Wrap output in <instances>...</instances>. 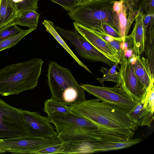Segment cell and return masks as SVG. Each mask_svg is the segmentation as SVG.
<instances>
[{"instance_id":"24","label":"cell","mask_w":154,"mask_h":154,"mask_svg":"<svg viewBox=\"0 0 154 154\" xmlns=\"http://www.w3.org/2000/svg\"><path fill=\"white\" fill-rule=\"evenodd\" d=\"M127 9L123 4L122 8L120 11L118 15V31L120 37L122 39L127 36L129 30L127 28Z\"/></svg>"},{"instance_id":"19","label":"cell","mask_w":154,"mask_h":154,"mask_svg":"<svg viewBox=\"0 0 154 154\" xmlns=\"http://www.w3.org/2000/svg\"><path fill=\"white\" fill-rule=\"evenodd\" d=\"M42 24L45 28L46 31L54 37L58 42L70 54L80 66L83 67L90 73H92L90 70L79 59L65 43L62 38L56 31L54 27V23L52 22L49 20H45L42 22Z\"/></svg>"},{"instance_id":"9","label":"cell","mask_w":154,"mask_h":154,"mask_svg":"<svg viewBox=\"0 0 154 154\" xmlns=\"http://www.w3.org/2000/svg\"><path fill=\"white\" fill-rule=\"evenodd\" d=\"M85 91L101 101L121 108L128 111L133 109L137 103L133 101L120 87H109L81 84Z\"/></svg>"},{"instance_id":"22","label":"cell","mask_w":154,"mask_h":154,"mask_svg":"<svg viewBox=\"0 0 154 154\" xmlns=\"http://www.w3.org/2000/svg\"><path fill=\"white\" fill-rule=\"evenodd\" d=\"M119 63L117 62L114 63L111 68L101 67L100 71L103 74L102 78H97V80L103 86L105 81H110L116 83V86L120 87V75L119 72L117 71L116 68Z\"/></svg>"},{"instance_id":"35","label":"cell","mask_w":154,"mask_h":154,"mask_svg":"<svg viewBox=\"0 0 154 154\" xmlns=\"http://www.w3.org/2000/svg\"><path fill=\"white\" fill-rule=\"evenodd\" d=\"M123 4V0H116L113 6L114 11L118 14L122 8Z\"/></svg>"},{"instance_id":"5","label":"cell","mask_w":154,"mask_h":154,"mask_svg":"<svg viewBox=\"0 0 154 154\" xmlns=\"http://www.w3.org/2000/svg\"><path fill=\"white\" fill-rule=\"evenodd\" d=\"M57 136L63 142L97 140V126L90 120L72 112L49 117Z\"/></svg>"},{"instance_id":"38","label":"cell","mask_w":154,"mask_h":154,"mask_svg":"<svg viewBox=\"0 0 154 154\" xmlns=\"http://www.w3.org/2000/svg\"><path fill=\"white\" fill-rule=\"evenodd\" d=\"M137 56L134 55L128 59L130 63L133 65L136 62L137 60Z\"/></svg>"},{"instance_id":"7","label":"cell","mask_w":154,"mask_h":154,"mask_svg":"<svg viewBox=\"0 0 154 154\" xmlns=\"http://www.w3.org/2000/svg\"><path fill=\"white\" fill-rule=\"evenodd\" d=\"M22 109L0 98V139L28 135Z\"/></svg>"},{"instance_id":"27","label":"cell","mask_w":154,"mask_h":154,"mask_svg":"<svg viewBox=\"0 0 154 154\" xmlns=\"http://www.w3.org/2000/svg\"><path fill=\"white\" fill-rule=\"evenodd\" d=\"M154 0H141L137 10H141L144 14H154Z\"/></svg>"},{"instance_id":"1","label":"cell","mask_w":154,"mask_h":154,"mask_svg":"<svg viewBox=\"0 0 154 154\" xmlns=\"http://www.w3.org/2000/svg\"><path fill=\"white\" fill-rule=\"evenodd\" d=\"M69 107L72 113L97 126L98 140L121 141L131 139L138 127L129 118V111L97 99L86 100Z\"/></svg>"},{"instance_id":"18","label":"cell","mask_w":154,"mask_h":154,"mask_svg":"<svg viewBox=\"0 0 154 154\" xmlns=\"http://www.w3.org/2000/svg\"><path fill=\"white\" fill-rule=\"evenodd\" d=\"M40 14L33 9L18 12L14 23L17 25L26 26L29 29H36L38 27Z\"/></svg>"},{"instance_id":"32","label":"cell","mask_w":154,"mask_h":154,"mask_svg":"<svg viewBox=\"0 0 154 154\" xmlns=\"http://www.w3.org/2000/svg\"><path fill=\"white\" fill-rule=\"evenodd\" d=\"M120 47L122 49L124 50L127 49L134 48V42L132 35H127L124 38L120 44Z\"/></svg>"},{"instance_id":"30","label":"cell","mask_w":154,"mask_h":154,"mask_svg":"<svg viewBox=\"0 0 154 154\" xmlns=\"http://www.w3.org/2000/svg\"><path fill=\"white\" fill-rule=\"evenodd\" d=\"M52 2L60 5L67 11H70L77 6L74 0H51Z\"/></svg>"},{"instance_id":"29","label":"cell","mask_w":154,"mask_h":154,"mask_svg":"<svg viewBox=\"0 0 154 154\" xmlns=\"http://www.w3.org/2000/svg\"><path fill=\"white\" fill-rule=\"evenodd\" d=\"M98 31L103 32L115 38H121L116 29L106 23H103L101 25Z\"/></svg>"},{"instance_id":"37","label":"cell","mask_w":154,"mask_h":154,"mask_svg":"<svg viewBox=\"0 0 154 154\" xmlns=\"http://www.w3.org/2000/svg\"><path fill=\"white\" fill-rule=\"evenodd\" d=\"M77 6L86 4L91 0H74Z\"/></svg>"},{"instance_id":"20","label":"cell","mask_w":154,"mask_h":154,"mask_svg":"<svg viewBox=\"0 0 154 154\" xmlns=\"http://www.w3.org/2000/svg\"><path fill=\"white\" fill-rule=\"evenodd\" d=\"M154 24L147 31L145 42V58L147 61L152 75L154 76Z\"/></svg>"},{"instance_id":"8","label":"cell","mask_w":154,"mask_h":154,"mask_svg":"<svg viewBox=\"0 0 154 154\" xmlns=\"http://www.w3.org/2000/svg\"><path fill=\"white\" fill-rule=\"evenodd\" d=\"M54 27L60 36L69 41L82 58L91 61L101 62L111 67L115 63L75 30L66 29L57 26Z\"/></svg>"},{"instance_id":"14","label":"cell","mask_w":154,"mask_h":154,"mask_svg":"<svg viewBox=\"0 0 154 154\" xmlns=\"http://www.w3.org/2000/svg\"><path fill=\"white\" fill-rule=\"evenodd\" d=\"M143 14L140 10L136 11L135 23L131 33L134 42V52L136 56H140L144 52L146 33L143 22Z\"/></svg>"},{"instance_id":"3","label":"cell","mask_w":154,"mask_h":154,"mask_svg":"<svg viewBox=\"0 0 154 154\" xmlns=\"http://www.w3.org/2000/svg\"><path fill=\"white\" fill-rule=\"evenodd\" d=\"M52 97L69 106L77 105L86 100L84 89L70 70L50 61L47 74Z\"/></svg>"},{"instance_id":"36","label":"cell","mask_w":154,"mask_h":154,"mask_svg":"<svg viewBox=\"0 0 154 154\" xmlns=\"http://www.w3.org/2000/svg\"><path fill=\"white\" fill-rule=\"evenodd\" d=\"M124 51V54L127 58L133 56L134 54V50L133 49H127Z\"/></svg>"},{"instance_id":"17","label":"cell","mask_w":154,"mask_h":154,"mask_svg":"<svg viewBox=\"0 0 154 154\" xmlns=\"http://www.w3.org/2000/svg\"><path fill=\"white\" fill-rule=\"evenodd\" d=\"M18 13L17 6L13 0H0V28L14 22Z\"/></svg>"},{"instance_id":"31","label":"cell","mask_w":154,"mask_h":154,"mask_svg":"<svg viewBox=\"0 0 154 154\" xmlns=\"http://www.w3.org/2000/svg\"><path fill=\"white\" fill-rule=\"evenodd\" d=\"M62 143L51 146L37 151L36 154H54L59 153Z\"/></svg>"},{"instance_id":"25","label":"cell","mask_w":154,"mask_h":154,"mask_svg":"<svg viewBox=\"0 0 154 154\" xmlns=\"http://www.w3.org/2000/svg\"><path fill=\"white\" fill-rule=\"evenodd\" d=\"M14 22L4 26L0 28V42L22 31Z\"/></svg>"},{"instance_id":"23","label":"cell","mask_w":154,"mask_h":154,"mask_svg":"<svg viewBox=\"0 0 154 154\" xmlns=\"http://www.w3.org/2000/svg\"><path fill=\"white\" fill-rule=\"evenodd\" d=\"M36 29L23 30L17 34L0 42V51L14 46L25 36Z\"/></svg>"},{"instance_id":"34","label":"cell","mask_w":154,"mask_h":154,"mask_svg":"<svg viewBox=\"0 0 154 154\" xmlns=\"http://www.w3.org/2000/svg\"><path fill=\"white\" fill-rule=\"evenodd\" d=\"M141 0H123V3L127 8L128 11L133 10L136 11Z\"/></svg>"},{"instance_id":"15","label":"cell","mask_w":154,"mask_h":154,"mask_svg":"<svg viewBox=\"0 0 154 154\" xmlns=\"http://www.w3.org/2000/svg\"><path fill=\"white\" fill-rule=\"evenodd\" d=\"M143 102L137 103L131 110L129 111L128 116L130 119L138 126H147L150 128L154 120L153 112L143 108Z\"/></svg>"},{"instance_id":"12","label":"cell","mask_w":154,"mask_h":154,"mask_svg":"<svg viewBox=\"0 0 154 154\" xmlns=\"http://www.w3.org/2000/svg\"><path fill=\"white\" fill-rule=\"evenodd\" d=\"M75 29L84 37L95 48L115 63H120L117 51L108 42L104 40L93 30L86 28L75 22H73Z\"/></svg>"},{"instance_id":"2","label":"cell","mask_w":154,"mask_h":154,"mask_svg":"<svg viewBox=\"0 0 154 154\" xmlns=\"http://www.w3.org/2000/svg\"><path fill=\"white\" fill-rule=\"evenodd\" d=\"M44 63L35 58L29 60L13 63L0 69V94L8 96L18 95L32 90L38 85Z\"/></svg>"},{"instance_id":"39","label":"cell","mask_w":154,"mask_h":154,"mask_svg":"<svg viewBox=\"0 0 154 154\" xmlns=\"http://www.w3.org/2000/svg\"><path fill=\"white\" fill-rule=\"evenodd\" d=\"M35 0V2H37V3H38V1L39 0Z\"/></svg>"},{"instance_id":"11","label":"cell","mask_w":154,"mask_h":154,"mask_svg":"<svg viewBox=\"0 0 154 154\" xmlns=\"http://www.w3.org/2000/svg\"><path fill=\"white\" fill-rule=\"evenodd\" d=\"M21 112L28 136L48 138L57 135L48 116H43L37 112H31L23 109Z\"/></svg>"},{"instance_id":"16","label":"cell","mask_w":154,"mask_h":154,"mask_svg":"<svg viewBox=\"0 0 154 154\" xmlns=\"http://www.w3.org/2000/svg\"><path fill=\"white\" fill-rule=\"evenodd\" d=\"M133 66L135 74L147 91L151 82L154 81V76L152 74L147 61L145 57L137 56Z\"/></svg>"},{"instance_id":"4","label":"cell","mask_w":154,"mask_h":154,"mask_svg":"<svg viewBox=\"0 0 154 154\" xmlns=\"http://www.w3.org/2000/svg\"><path fill=\"white\" fill-rule=\"evenodd\" d=\"M116 0H91L67 14L74 22L90 29L98 31L101 25L106 23L118 31V15L113 9Z\"/></svg>"},{"instance_id":"10","label":"cell","mask_w":154,"mask_h":154,"mask_svg":"<svg viewBox=\"0 0 154 154\" xmlns=\"http://www.w3.org/2000/svg\"><path fill=\"white\" fill-rule=\"evenodd\" d=\"M119 64L120 87L135 102H143L146 90L135 74L133 65L124 55Z\"/></svg>"},{"instance_id":"40","label":"cell","mask_w":154,"mask_h":154,"mask_svg":"<svg viewBox=\"0 0 154 154\" xmlns=\"http://www.w3.org/2000/svg\"></svg>"},{"instance_id":"26","label":"cell","mask_w":154,"mask_h":154,"mask_svg":"<svg viewBox=\"0 0 154 154\" xmlns=\"http://www.w3.org/2000/svg\"><path fill=\"white\" fill-rule=\"evenodd\" d=\"M154 81L150 84L146 91L143 101V108L149 109L152 112L154 110Z\"/></svg>"},{"instance_id":"13","label":"cell","mask_w":154,"mask_h":154,"mask_svg":"<svg viewBox=\"0 0 154 154\" xmlns=\"http://www.w3.org/2000/svg\"><path fill=\"white\" fill-rule=\"evenodd\" d=\"M141 139H132L123 141L89 140V154L121 149L137 144Z\"/></svg>"},{"instance_id":"28","label":"cell","mask_w":154,"mask_h":154,"mask_svg":"<svg viewBox=\"0 0 154 154\" xmlns=\"http://www.w3.org/2000/svg\"><path fill=\"white\" fill-rule=\"evenodd\" d=\"M37 3L35 0H21L17 6L18 12L33 9L37 11Z\"/></svg>"},{"instance_id":"33","label":"cell","mask_w":154,"mask_h":154,"mask_svg":"<svg viewBox=\"0 0 154 154\" xmlns=\"http://www.w3.org/2000/svg\"><path fill=\"white\" fill-rule=\"evenodd\" d=\"M143 22L146 33L149 27L154 24V14H143Z\"/></svg>"},{"instance_id":"6","label":"cell","mask_w":154,"mask_h":154,"mask_svg":"<svg viewBox=\"0 0 154 154\" xmlns=\"http://www.w3.org/2000/svg\"><path fill=\"white\" fill-rule=\"evenodd\" d=\"M63 142L57 135L48 138L27 135L0 139V149L13 154H35L38 150Z\"/></svg>"},{"instance_id":"21","label":"cell","mask_w":154,"mask_h":154,"mask_svg":"<svg viewBox=\"0 0 154 154\" xmlns=\"http://www.w3.org/2000/svg\"><path fill=\"white\" fill-rule=\"evenodd\" d=\"M44 111L48 117L56 114H65L71 112L69 106L60 102L52 97L44 102Z\"/></svg>"}]
</instances>
